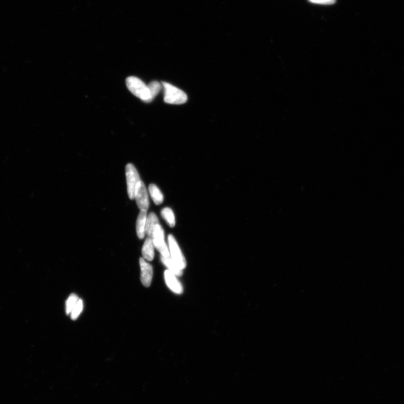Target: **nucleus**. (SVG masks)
Segmentation results:
<instances>
[{"label": "nucleus", "instance_id": "9b49d317", "mask_svg": "<svg viewBox=\"0 0 404 404\" xmlns=\"http://www.w3.org/2000/svg\"><path fill=\"white\" fill-rule=\"evenodd\" d=\"M159 224V218L155 213L151 212L148 214L146 224V234L148 237L152 238L156 226Z\"/></svg>", "mask_w": 404, "mask_h": 404}, {"label": "nucleus", "instance_id": "2eb2a0df", "mask_svg": "<svg viewBox=\"0 0 404 404\" xmlns=\"http://www.w3.org/2000/svg\"><path fill=\"white\" fill-rule=\"evenodd\" d=\"M78 300H79V298H78L77 295L72 294L70 295L67 301V303H66V313H67V315L71 314L73 309L76 306Z\"/></svg>", "mask_w": 404, "mask_h": 404}, {"label": "nucleus", "instance_id": "f257e3e1", "mask_svg": "<svg viewBox=\"0 0 404 404\" xmlns=\"http://www.w3.org/2000/svg\"><path fill=\"white\" fill-rule=\"evenodd\" d=\"M126 83L130 92L143 101L150 103L153 101L148 86L138 78L129 77L127 78Z\"/></svg>", "mask_w": 404, "mask_h": 404}, {"label": "nucleus", "instance_id": "20e7f679", "mask_svg": "<svg viewBox=\"0 0 404 404\" xmlns=\"http://www.w3.org/2000/svg\"><path fill=\"white\" fill-rule=\"evenodd\" d=\"M155 248L158 249L162 256L170 257V253L164 241V233L162 226L158 224L154 229L152 238Z\"/></svg>", "mask_w": 404, "mask_h": 404}, {"label": "nucleus", "instance_id": "f03ea898", "mask_svg": "<svg viewBox=\"0 0 404 404\" xmlns=\"http://www.w3.org/2000/svg\"><path fill=\"white\" fill-rule=\"evenodd\" d=\"M162 85L164 89V101L167 104L182 105L187 101V95L182 90L166 82H162Z\"/></svg>", "mask_w": 404, "mask_h": 404}, {"label": "nucleus", "instance_id": "0eeeda50", "mask_svg": "<svg viewBox=\"0 0 404 404\" xmlns=\"http://www.w3.org/2000/svg\"><path fill=\"white\" fill-rule=\"evenodd\" d=\"M139 263L141 270V282L144 286L149 287L153 277V269L150 264L148 263L143 258H140Z\"/></svg>", "mask_w": 404, "mask_h": 404}, {"label": "nucleus", "instance_id": "ddd939ff", "mask_svg": "<svg viewBox=\"0 0 404 404\" xmlns=\"http://www.w3.org/2000/svg\"><path fill=\"white\" fill-rule=\"evenodd\" d=\"M149 192L155 203L156 205H160L162 203L163 201V196L159 188L154 184H151L149 186Z\"/></svg>", "mask_w": 404, "mask_h": 404}, {"label": "nucleus", "instance_id": "39448f33", "mask_svg": "<svg viewBox=\"0 0 404 404\" xmlns=\"http://www.w3.org/2000/svg\"><path fill=\"white\" fill-rule=\"evenodd\" d=\"M169 248H170L171 258L181 269L184 270L187 266L186 259L179 246L176 239L172 235L168 237Z\"/></svg>", "mask_w": 404, "mask_h": 404}, {"label": "nucleus", "instance_id": "9d476101", "mask_svg": "<svg viewBox=\"0 0 404 404\" xmlns=\"http://www.w3.org/2000/svg\"><path fill=\"white\" fill-rule=\"evenodd\" d=\"M142 253L144 259L149 261L153 260L155 256L154 245L151 238H147L144 243Z\"/></svg>", "mask_w": 404, "mask_h": 404}, {"label": "nucleus", "instance_id": "423d86ee", "mask_svg": "<svg viewBox=\"0 0 404 404\" xmlns=\"http://www.w3.org/2000/svg\"><path fill=\"white\" fill-rule=\"evenodd\" d=\"M135 199L141 211H146L149 208L150 202L145 185L142 181L136 189Z\"/></svg>", "mask_w": 404, "mask_h": 404}, {"label": "nucleus", "instance_id": "f3484780", "mask_svg": "<svg viewBox=\"0 0 404 404\" xmlns=\"http://www.w3.org/2000/svg\"><path fill=\"white\" fill-rule=\"evenodd\" d=\"M83 301H82L81 299H79L71 313V318L72 320H75L78 318V317L80 316L82 310H83Z\"/></svg>", "mask_w": 404, "mask_h": 404}, {"label": "nucleus", "instance_id": "4468645a", "mask_svg": "<svg viewBox=\"0 0 404 404\" xmlns=\"http://www.w3.org/2000/svg\"><path fill=\"white\" fill-rule=\"evenodd\" d=\"M161 214H162L163 219L167 222L168 225L171 228H174L175 225V218L172 209L168 207L164 208L162 210Z\"/></svg>", "mask_w": 404, "mask_h": 404}, {"label": "nucleus", "instance_id": "7ed1b4c3", "mask_svg": "<svg viewBox=\"0 0 404 404\" xmlns=\"http://www.w3.org/2000/svg\"><path fill=\"white\" fill-rule=\"evenodd\" d=\"M127 194L130 200L135 199L136 189L141 181L137 168L133 164L128 163L125 167Z\"/></svg>", "mask_w": 404, "mask_h": 404}, {"label": "nucleus", "instance_id": "dca6fc26", "mask_svg": "<svg viewBox=\"0 0 404 404\" xmlns=\"http://www.w3.org/2000/svg\"><path fill=\"white\" fill-rule=\"evenodd\" d=\"M148 86L150 89L151 96L154 99L158 95L162 89V84L160 83L159 82L157 81L151 82Z\"/></svg>", "mask_w": 404, "mask_h": 404}, {"label": "nucleus", "instance_id": "1a4fd4ad", "mask_svg": "<svg viewBox=\"0 0 404 404\" xmlns=\"http://www.w3.org/2000/svg\"><path fill=\"white\" fill-rule=\"evenodd\" d=\"M147 217L146 211H141L138 214L137 223H136V230L139 239H143L146 234V224Z\"/></svg>", "mask_w": 404, "mask_h": 404}, {"label": "nucleus", "instance_id": "a211bd4d", "mask_svg": "<svg viewBox=\"0 0 404 404\" xmlns=\"http://www.w3.org/2000/svg\"><path fill=\"white\" fill-rule=\"evenodd\" d=\"M312 3L322 4V5H332L336 2V0H309Z\"/></svg>", "mask_w": 404, "mask_h": 404}, {"label": "nucleus", "instance_id": "6e6552de", "mask_svg": "<svg viewBox=\"0 0 404 404\" xmlns=\"http://www.w3.org/2000/svg\"><path fill=\"white\" fill-rule=\"evenodd\" d=\"M164 279L167 286L170 288L173 292L176 294H180L183 292V288L178 279L176 278V275L172 274L171 271L166 270L164 272Z\"/></svg>", "mask_w": 404, "mask_h": 404}, {"label": "nucleus", "instance_id": "f8f14e48", "mask_svg": "<svg viewBox=\"0 0 404 404\" xmlns=\"http://www.w3.org/2000/svg\"><path fill=\"white\" fill-rule=\"evenodd\" d=\"M162 262L165 265L169 271H171L172 274H174L177 276H181L183 275V270L177 265V264L173 261L171 257H161Z\"/></svg>", "mask_w": 404, "mask_h": 404}]
</instances>
